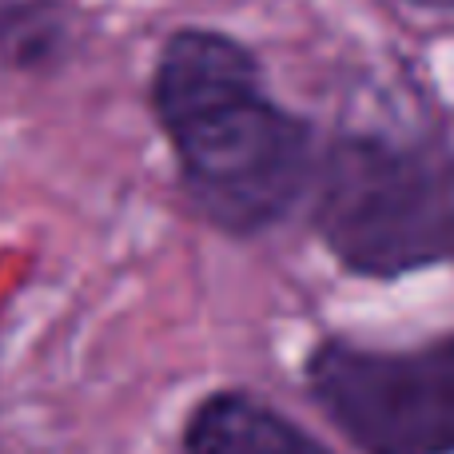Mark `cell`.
<instances>
[{"label":"cell","mask_w":454,"mask_h":454,"mask_svg":"<svg viewBox=\"0 0 454 454\" xmlns=\"http://www.w3.org/2000/svg\"><path fill=\"white\" fill-rule=\"evenodd\" d=\"M152 96L188 192L220 227L255 231L295 204L307 132L271 100L247 48L220 32H176Z\"/></svg>","instance_id":"cell-1"},{"label":"cell","mask_w":454,"mask_h":454,"mask_svg":"<svg viewBox=\"0 0 454 454\" xmlns=\"http://www.w3.org/2000/svg\"><path fill=\"white\" fill-rule=\"evenodd\" d=\"M419 4H431V8H454V0H419Z\"/></svg>","instance_id":"cell-5"},{"label":"cell","mask_w":454,"mask_h":454,"mask_svg":"<svg viewBox=\"0 0 454 454\" xmlns=\"http://www.w3.org/2000/svg\"><path fill=\"white\" fill-rule=\"evenodd\" d=\"M307 383L367 454H454V335L415 351L323 343Z\"/></svg>","instance_id":"cell-3"},{"label":"cell","mask_w":454,"mask_h":454,"mask_svg":"<svg viewBox=\"0 0 454 454\" xmlns=\"http://www.w3.org/2000/svg\"><path fill=\"white\" fill-rule=\"evenodd\" d=\"M315 223L355 271H415L454 251V180L399 144L339 140L319 176Z\"/></svg>","instance_id":"cell-2"},{"label":"cell","mask_w":454,"mask_h":454,"mask_svg":"<svg viewBox=\"0 0 454 454\" xmlns=\"http://www.w3.org/2000/svg\"><path fill=\"white\" fill-rule=\"evenodd\" d=\"M188 454H331L251 395H212L188 423Z\"/></svg>","instance_id":"cell-4"}]
</instances>
